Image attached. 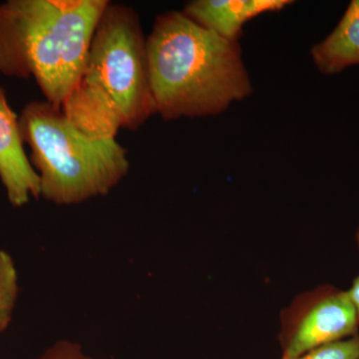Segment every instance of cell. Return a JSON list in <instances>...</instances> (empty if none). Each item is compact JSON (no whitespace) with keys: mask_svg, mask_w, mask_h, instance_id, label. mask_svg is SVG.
I'll list each match as a JSON object with an SVG mask.
<instances>
[{"mask_svg":"<svg viewBox=\"0 0 359 359\" xmlns=\"http://www.w3.org/2000/svg\"><path fill=\"white\" fill-rule=\"evenodd\" d=\"M280 323L278 342L287 358L359 334V316L348 292L332 285L297 295L283 309Z\"/></svg>","mask_w":359,"mask_h":359,"instance_id":"cell-5","label":"cell"},{"mask_svg":"<svg viewBox=\"0 0 359 359\" xmlns=\"http://www.w3.org/2000/svg\"><path fill=\"white\" fill-rule=\"evenodd\" d=\"M311 54L314 65L325 75L359 65V0L349 4L334 32L314 45Z\"/></svg>","mask_w":359,"mask_h":359,"instance_id":"cell-8","label":"cell"},{"mask_svg":"<svg viewBox=\"0 0 359 359\" xmlns=\"http://www.w3.org/2000/svg\"><path fill=\"white\" fill-rule=\"evenodd\" d=\"M347 292H348L349 297H351L359 316V275L356 276L355 280H353V285Z\"/></svg>","mask_w":359,"mask_h":359,"instance_id":"cell-12","label":"cell"},{"mask_svg":"<svg viewBox=\"0 0 359 359\" xmlns=\"http://www.w3.org/2000/svg\"><path fill=\"white\" fill-rule=\"evenodd\" d=\"M18 116L0 87V181L14 208L40 198V180L23 148Z\"/></svg>","mask_w":359,"mask_h":359,"instance_id":"cell-6","label":"cell"},{"mask_svg":"<svg viewBox=\"0 0 359 359\" xmlns=\"http://www.w3.org/2000/svg\"><path fill=\"white\" fill-rule=\"evenodd\" d=\"M108 0H7L0 4V73L33 78L62 107L83 75Z\"/></svg>","mask_w":359,"mask_h":359,"instance_id":"cell-2","label":"cell"},{"mask_svg":"<svg viewBox=\"0 0 359 359\" xmlns=\"http://www.w3.org/2000/svg\"><path fill=\"white\" fill-rule=\"evenodd\" d=\"M151 89L163 119L218 115L252 92L238 41L198 25L184 13L156 20L147 39Z\"/></svg>","mask_w":359,"mask_h":359,"instance_id":"cell-1","label":"cell"},{"mask_svg":"<svg viewBox=\"0 0 359 359\" xmlns=\"http://www.w3.org/2000/svg\"><path fill=\"white\" fill-rule=\"evenodd\" d=\"M356 243H358V247L359 250V226L358 229V231H356Z\"/></svg>","mask_w":359,"mask_h":359,"instance_id":"cell-13","label":"cell"},{"mask_svg":"<svg viewBox=\"0 0 359 359\" xmlns=\"http://www.w3.org/2000/svg\"><path fill=\"white\" fill-rule=\"evenodd\" d=\"M290 4V0H195L187 4L183 13L219 36L238 41L248 21L261 14L278 13Z\"/></svg>","mask_w":359,"mask_h":359,"instance_id":"cell-7","label":"cell"},{"mask_svg":"<svg viewBox=\"0 0 359 359\" xmlns=\"http://www.w3.org/2000/svg\"><path fill=\"white\" fill-rule=\"evenodd\" d=\"M18 121L39 176L40 198L52 204L78 205L102 197L128 174V153L121 144L87 136L46 100L26 104Z\"/></svg>","mask_w":359,"mask_h":359,"instance_id":"cell-4","label":"cell"},{"mask_svg":"<svg viewBox=\"0 0 359 359\" xmlns=\"http://www.w3.org/2000/svg\"><path fill=\"white\" fill-rule=\"evenodd\" d=\"M20 295L15 262L8 252L0 250V334L11 325Z\"/></svg>","mask_w":359,"mask_h":359,"instance_id":"cell-9","label":"cell"},{"mask_svg":"<svg viewBox=\"0 0 359 359\" xmlns=\"http://www.w3.org/2000/svg\"><path fill=\"white\" fill-rule=\"evenodd\" d=\"M282 359H359V334L311 349L297 358Z\"/></svg>","mask_w":359,"mask_h":359,"instance_id":"cell-10","label":"cell"},{"mask_svg":"<svg viewBox=\"0 0 359 359\" xmlns=\"http://www.w3.org/2000/svg\"><path fill=\"white\" fill-rule=\"evenodd\" d=\"M61 110L80 131L99 140L115 139L120 129L135 131L157 113L147 39L133 9L108 4L83 75Z\"/></svg>","mask_w":359,"mask_h":359,"instance_id":"cell-3","label":"cell"},{"mask_svg":"<svg viewBox=\"0 0 359 359\" xmlns=\"http://www.w3.org/2000/svg\"><path fill=\"white\" fill-rule=\"evenodd\" d=\"M39 359H94L83 346L70 339H59L47 347Z\"/></svg>","mask_w":359,"mask_h":359,"instance_id":"cell-11","label":"cell"}]
</instances>
